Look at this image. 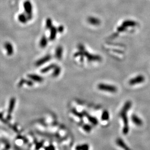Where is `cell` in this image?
Wrapping results in <instances>:
<instances>
[{"label": "cell", "mask_w": 150, "mask_h": 150, "mask_svg": "<svg viewBox=\"0 0 150 150\" xmlns=\"http://www.w3.org/2000/svg\"><path fill=\"white\" fill-rule=\"evenodd\" d=\"M132 106V102L131 101H127L122 107L120 113V115L124 122V127L122 130V132L124 134H127L129 131L128 118H127V113L130 110Z\"/></svg>", "instance_id": "1"}, {"label": "cell", "mask_w": 150, "mask_h": 150, "mask_svg": "<svg viewBox=\"0 0 150 150\" xmlns=\"http://www.w3.org/2000/svg\"><path fill=\"white\" fill-rule=\"evenodd\" d=\"M78 48L79 51L74 54V57H81L83 59L84 57H86L88 61H99L101 60V58L99 55L90 54L85 50V47L82 44L79 45Z\"/></svg>", "instance_id": "2"}, {"label": "cell", "mask_w": 150, "mask_h": 150, "mask_svg": "<svg viewBox=\"0 0 150 150\" xmlns=\"http://www.w3.org/2000/svg\"><path fill=\"white\" fill-rule=\"evenodd\" d=\"M98 89L101 91L109 93H116L117 91V88L114 85L105 83H100L98 85Z\"/></svg>", "instance_id": "3"}, {"label": "cell", "mask_w": 150, "mask_h": 150, "mask_svg": "<svg viewBox=\"0 0 150 150\" xmlns=\"http://www.w3.org/2000/svg\"><path fill=\"white\" fill-rule=\"evenodd\" d=\"M145 77L142 75H138L137 77H135L131 79L129 81V83L131 85H134L142 83L145 81Z\"/></svg>", "instance_id": "4"}, {"label": "cell", "mask_w": 150, "mask_h": 150, "mask_svg": "<svg viewBox=\"0 0 150 150\" xmlns=\"http://www.w3.org/2000/svg\"><path fill=\"white\" fill-rule=\"evenodd\" d=\"M23 8L26 15L28 16L29 18H30L31 16H32L33 11V7L31 2L29 1H25L23 4Z\"/></svg>", "instance_id": "5"}, {"label": "cell", "mask_w": 150, "mask_h": 150, "mask_svg": "<svg viewBox=\"0 0 150 150\" xmlns=\"http://www.w3.org/2000/svg\"><path fill=\"white\" fill-rule=\"evenodd\" d=\"M51 59V56L50 55H46L44 57L38 60L36 62L35 65L37 66H39L41 65H42L43 64H44L48 62Z\"/></svg>", "instance_id": "6"}, {"label": "cell", "mask_w": 150, "mask_h": 150, "mask_svg": "<svg viewBox=\"0 0 150 150\" xmlns=\"http://www.w3.org/2000/svg\"><path fill=\"white\" fill-rule=\"evenodd\" d=\"M4 48L6 50V54L9 56H12L14 52L13 46L10 42H6L4 43Z\"/></svg>", "instance_id": "7"}, {"label": "cell", "mask_w": 150, "mask_h": 150, "mask_svg": "<svg viewBox=\"0 0 150 150\" xmlns=\"http://www.w3.org/2000/svg\"><path fill=\"white\" fill-rule=\"evenodd\" d=\"M27 77L29 78V79L33 81L37 82V83H41L43 81V78L41 76L37 74H30L27 75Z\"/></svg>", "instance_id": "8"}, {"label": "cell", "mask_w": 150, "mask_h": 150, "mask_svg": "<svg viewBox=\"0 0 150 150\" xmlns=\"http://www.w3.org/2000/svg\"><path fill=\"white\" fill-rule=\"evenodd\" d=\"M50 36L49 39L50 41H53L55 40L56 38L57 34L58 33L57 28L56 26H53L52 28L50 29Z\"/></svg>", "instance_id": "9"}, {"label": "cell", "mask_w": 150, "mask_h": 150, "mask_svg": "<svg viewBox=\"0 0 150 150\" xmlns=\"http://www.w3.org/2000/svg\"><path fill=\"white\" fill-rule=\"evenodd\" d=\"M87 22L93 26H98L101 24V20L96 17H90L87 18Z\"/></svg>", "instance_id": "10"}, {"label": "cell", "mask_w": 150, "mask_h": 150, "mask_svg": "<svg viewBox=\"0 0 150 150\" xmlns=\"http://www.w3.org/2000/svg\"><path fill=\"white\" fill-rule=\"evenodd\" d=\"M116 144L118 146L124 150H131V149L126 145V144L124 142V141L121 138H118L116 140Z\"/></svg>", "instance_id": "11"}, {"label": "cell", "mask_w": 150, "mask_h": 150, "mask_svg": "<svg viewBox=\"0 0 150 150\" xmlns=\"http://www.w3.org/2000/svg\"><path fill=\"white\" fill-rule=\"evenodd\" d=\"M63 53V48L62 46H58L56 49L55 56L58 60H60L62 58Z\"/></svg>", "instance_id": "12"}, {"label": "cell", "mask_w": 150, "mask_h": 150, "mask_svg": "<svg viewBox=\"0 0 150 150\" xmlns=\"http://www.w3.org/2000/svg\"><path fill=\"white\" fill-rule=\"evenodd\" d=\"M16 99L15 98H12L10 101H9V106H8V113L9 114H11L12 113L14 109L15 108V104H16Z\"/></svg>", "instance_id": "13"}, {"label": "cell", "mask_w": 150, "mask_h": 150, "mask_svg": "<svg viewBox=\"0 0 150 150\" xmlns=\"http://www.w3.org/2000/svg\"><path fill=\"white\" fill-rule=\"evenodd\" d=\"M131 119L134 123L138 126H141L143 124V121L137 115L133 114L132 115Z\"/></svg>", "instance_id": "14"}, {"label": "cell", "mask_w": 150, "mask_h": 150, "mask_svg": "<svg viewBox=\"0 0 150 150\" xmlns=\"http://www.w3.org/2000/svg\"><path fill=\"white\" fill-rule=\"evenodd\" d=\"M121 25L127 28V27H134L136 26L137 25V23L134 21V20H126L123 22Z\"/></svg>", "instance_id": "15"}, {"label": "cell", "mask_w": 150, "mask_h": 150, "mask_svg": "<svg viewBox=\"0 0 150 150\" xmlns=\"http://www.w3.org/2000/svg\"><path fill=\"white\" fill-rule=\"evenodd\" d=\"M56 66V65L55 64H53V63L45 67L42 68V69L40 70V72L41 73H46L47 72H49L50 70H53Z\"/></svg>", "instance_id": "16"}, {"label": "cell", "mask_w": 150, "mask_h": 150, "mask_svg": "<svg viewBox=\"0 0 150 150\" xmlns=\"http://www.w3.org/2000/svg\"><path fill=\"white\" fill-rule=\"evenodd\" d=\"M18 19L19 21L22 24H25L28 21L29 19L28 17L25 14H20L18 17Z\"/></svg>", "instance_id": "17"}, {"label": "cell", "mask_w": 150, "mask_h": 150, "mask_svg": "<svg viewBox=\"0 0 150 150\" xmlns=\"http://www.w3.org/2000/svg\"><path fill=\"white\" fill-rule=\"evenodd\" d=\"M48 43V39L46 36H43L39 41V46L42 48H44L47 46Z\"/></svg>", "instance_id": "18"}, {"label": "cell", "mask_w": 150, "mask_h": 150, "mask_svg": "<svg viewBox=\"0 0 150 150\" xmlns=\"http://www.w3.org/2000/svg\"><path fill=\"white\" fill-rule=\"evenodd\" d=\"M61 72V69L59 66H56L55 68L53 69V71L52 73V76L53 77H57L60 75Z\"/></svg>", "instance_id": "19"}, {"label": "cell", "mask_w": 150, "mask_h": 150, "mask_svg": "<svg viewBox=\"0 0 150 150\" xmlns=\"http://www.w3.org/2000/svg\"><path fill=\"white\" fill-rule=\"evenodd\" d=\"M53 26L52 25V22L51 19L48 18L46 20L45 22V27L47 29H50Z\"/></svg>", "instance_id": "20"}, {"label": "cell", "mask_w": 150, "mask_h": 150, "mask_svg": "<svg viewBox=\"0 0 150 150\" xmlns=\"http://www.w3.org/2000/svg\"><path fill=\"white\" fill-rule=\"evenodd\" d=\"M101 118L104 121L108 120L109 118V112L107 110H105L102 113Z\"/></svg>", "instance_id": "21"}, {"label": "cell", "mask_w": 150, "mask_h": 150, "mask_svg": "<svg viewBox=\"0 0 150 150\" xmlns=\"http://www.w3.org/2000/svg\"><path fill=\"white\" fill-rule=\"evenodd\" d=\"M75 150H89V146L86 144L79 145L76 147Z\"/></svg>", "instance_id": "22"}, {"label": "cell", "mask_w": 150, "mask_h": 150, "mask_svg": "<svg viewBox=\"0 0 150 150\" xmlns=\"http://www.w3.org/2000/svg\"><path fill=\"white\" fill-rule=\"evenodd\" d=\"M126 28H125V27H124V26H122V25L120 26H119L118 28H117V30L118 32H124V31H125L126 30Z\"/></svg>", "instance_id": "23"}, {"label": "cell", "mask_w": 150, "mask_h": 150, "mask_svg": "<svg viewBox=\"0 0 150 150\" xmlns=\"http://www.w3.org/2000/svg\"><path fill=\"white\" fill-rule=\"evenodd\" d=\"M57 28L58 32V33H63V32L64 31V26H63V25H60V26H59Z\"/></svg>", "instance_id": "24"}, {"label": "cell", "mask_w": 150, "mask_h": 150, "mask_svg": "<svg viewBox=\"0 0 150 150\" xmlns=\"http://www.w3.org/2000/svg\"><path fill=\"white\" fill-rule=\"evenodd\" d=\"M84 129L86 131H90L91 130V127H90V126L86 125V126H85V127L84 128Z\"/></svg>", "instance_id": "25"}]
</instances>
